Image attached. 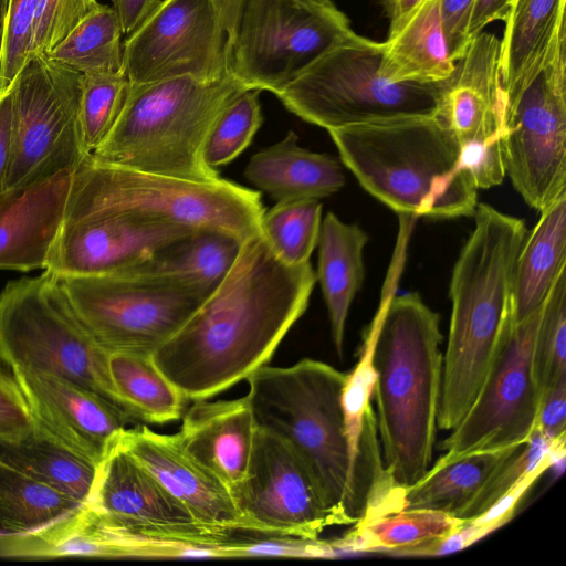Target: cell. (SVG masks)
I'll list each match as a JSON object with an SVG mask.
<instances>
[{"mask_svg":"<svg viewBox=\"0 0 566 566\" xmlns=\"http://www.w3.org/2000/svg\"><path fill=\"white\" fill-rule=\"evenodd\" d=\"M83 74L32 56L12 82L11 161L3 190L76 168L91 155L80 124Z\"/></svg>","mask_w":566,"mask_h":566,"instance_id":"obj_13","label":"cell"},{"mask_svg":"<svg viewBox=\"0 0 566 566\" xmlns=\"http://www.w3.org/2000/svg\"><path fill=\"white\" fill-rule=\"evenodd\" d=\"M247 88L232 75H190L130 84L123 111L91 158L97 163L192 181H213L203 159L221 112Z\"/></svg>","mask_w":566,"mask_h":566,"instance_id":"obj_6","label":"cell"},{"mask_svg":"<svg viewBox=\"0 0 566 566\" xmlns=\"http://www.w3.org/2000/svg\"><path fill=\"white\" fill-rule=\"evenodd\" d=\"M2 30H3V14H0V95H1V66H2Z\"/></svg>","mask_w":566,"mask_h":566,"instance_id":"obj_50","label":"cell"},{"mask_svg":"<svg viewBox=\"0 0 566 566\" xmlns=\"http://www.w3.org/2000/svg\"><path fill=\"white\" fill-rule=\"evenodd\" d=\"M242 242L223 231L199 229L122 272L211 294L232 268Z\"/></svg>","mask_w":566,"mask_h":566,"instance_id":"obj_28","label":"cell"},{"mask_svg":"<svg viewBox=\"0 0 566 566\" xmlns=\"http://www.w3.org/2000/svg\"><path fill=\"white\" fill-rule=\"evenodd\" d=\"M255 430L251 405L244 396L193 401L177 434L186 452L231 491L247 473Z\"/></svg>","mask_w":566,"mask_h":566,"instance_id":"obj_23","label":"cell"},{"mask_svg":"<svg viewBox=\"0 0 566 566\" xmlns=\"http://www.w3.org/2000/svg\"><path fill=\"white\" fill-rule=\"evenodd\" d=\"M123 35L116 8L101 3L46 56L83 75L117 73L123 67Z\"/></svg>","mask_w":566,"mask_h":566,"instance_id":"obj_35","label":"cell"},{"mask_svg":"<svg viewBox=\"0 0 566 566\" xmlns=\"http://www.w3.org/2000/svg\"><path fill=\"white\" fill-rule=\"evenodd\" d=\"M108 354L51 273L11 281L0 292V360L11 371L70 379L124 411L111 382Z\"/></svg>","mask_w":566,"mask_h":566,"instance_id":"obj_8","label":"cell"},{"mask_svg":"<svg viewBox=\"0 0 566 566\" xmlns=\"http://www.w3.org/2000/svg\"><path fill=\"white\" fill-rule=\"evenodd\" d=\"M373 324L374 397L384 467L399 486L430 469L441 395L440 317L418 293L384 298Z\"/></svg>","mask_w":566,"mask_h":566,"instance_id":"obj_2","label":"cell"},{"mask_svg":"<svg viewBox=\"0 0 566 566\" xmlns=\"http://www.w3.org/2000/svg\"><path fill=\"white\" fill-rule=\"evenodd\" d=\"M99 4L98 0H36L32 56L49 55Z\"/></svg>","mask_w":566,"mask_h":566,"instance_id":"obj_42","label":"cell"},{"mask_svg":"<svg viewBox=\"0 0 566 566\" xmlns=\"http://www.w3.org/2000/svg\"><path fill=\"white\" fill-rule=\"evenodd\" d=\"M520 446L475 452L443 467H432L416 484L405 488L402 510H438L457 517L492 473Z\"/></svg>","mask_w":566,"mask_h":566,"instance_id":"obj_31","label":"cell"},{"mask_svg":"<svg viewBox=\"0 0 566 566\" xmlns=\"http://www.w3.org/2000/svg\"><path fill=\"white\" fill-rule=\"evenodd\" d=\"M128 451L177 499L201 526L223 535L250 532L229 489L186 452L179 437L146 426L125 428Z\"/></svg>","mask_w":566,"mask_h":566,"instance_id":"obj_21","label":"cell"},{"mask_svg":"<svg viewBox=\"0 0 566 566\" xmlns=\"http://www.w3.org/2000/svg\"><path fill=\"white\" fill-rule=\"evenodd\" d=\"M566 32L506 91V176L524 201L544 210L566 192Z\"/></svg>","mask_w":566,"mask_h":566,"instance_id":"obj_11","label":"cell"},{"mask_svg":"<svg viewBox=\"0 0 566 566\" xmlns=\"http://www.w3.org/2000/svg\"><path fill=\"white\" fill-rule=\"evenodd\" d=\"M454 67L441 0H423L384 41L380 70L391 82L440 84Z\"/></svg>","mask_w":566,"mask_h":566,"instance_id":"obj_25","label":"cell"},{"mask_svg":"<svg viewBox=\"0 0 566 566\" xmlns=\"http://www.w3.org/2000/svg\"><path fill=\"white\" fill-rule=\"evenodd\" d=\"M3 14L1 94L32 57L36 0H1Z\"/></svg>","mask_w":566,"mask_h":566,"instance_id":"obj_41","label":"cell"},{"mask_svg":"<svg viewBox=\"0 0 566 566\" xmlns=\"http://www.w3.org/2000/svg\"><path fill=\"white\" fill-rule=\"evenodd\" d=\"M321 224L322 203L318 199L289 200L264 210L261 232L282 261L298 265L310 261L318 242Z\"/></svg>","mask_w":566,"mask_h":566,"instance_id":"obj_36","label":"cell"},{"mask_svg":"<svg viewBox=\"0 0 566 566\" xmlns=\"http://www.w3.org/2000/svg\"><path fill=\"white\" fill-rule=\"evenodd\" d=\"M564 457L565 438L548 440L534 429L530 439L492 473L457 517L469 521L484 515L539 465L547 461L556 463Z\"/></svg>","mask_w":566,"mask_h":566,"instance_id":"obj_37","label":"cell"},{"mask_svg":"<svg viewBox=\"0 0 566 566\" xmlns=\"http://www.w3.org/2000/svg\"><path fill=\"white\" fill-rule=\"evenodd\" d=\"M316 1H319V2H329L331 0H316Z\"/></svg>","mask_w":566,"mask_h":566,"instance_id":"obj_53","label":"cell"},{"mask_svg":"<svg viewBox=\"0 0 566 566\" xmlns=\"http://www.w3.org/2000/svg\"><path fill=\"white\" fill-rule=\"evenodd\" d=\"M109 1H111L112 6H114V7L116 6L117 0H109Z\"/></svg>","mask_w":566,"mask_h":566,"instance_id":"obj_52","label":"cell"},{"mask_svg":"<svg viewBox=\"0 0 566 566\" xmlns=\"http://www.w3.org/2000/svg\"><path fill=\"white\" fill-rule=\"evenodd\" d=\"M368 239L359 226L346 223L333 212L322 220L316 281L321 284L332 340L339 357L348 312L365 277L364 249Z\"/></svg>","mask_w":566,"mask_h":566,"instance_id":"obj_26","label":"cell"},{"mask_svg":"<svg viewBox=\"0 0 566 566\" xmlns=\"http://www.w3.org/2000/svg\"><path fill=\"white\" fill-rule=\"evenodd\" d=\"M259 90H245L213 123L203 147V159L212 169L229 164L252 142L262 125Z\"/></svg>","mask_w":566,"mask_h":566,"instance_id":"obj_40","label":"cell"},{"mask_svg":"<svg viewBox=\"0 0 566 566\" xmlns=\"http://www.w3.org/2000/svg\"><path fill=\"white\" fill-rule=\"evenodd\" d=\"M69 200L83 207L223 231L241 241L261 231L260 191L219 178L192 181L101 164L86 158L74 169Z\"/></svg>","mask_w":566,"mask_h":566,"instance_id":"obj_7","label":"cell"},{"mask_svg":"<svg viewBox=\"0 0 566 566\" xmlns=\"http://www.w3.org/2000/svg\"><path fill=\"white\" fill-rule=\"evenodd\" d=\"M85 505L124 538L132 556L181 557L187 546L233 543L231 535L198 524L128 451L120 432L108 442L96 465Z\"/></svg>","mask_w":566,"mask_h":566,"instance_id":"obj_12","label":"cell"},{"mask_svg":"<svg viewBox=\"0 0 566 566\" xmlns=\"http://www.w3.org/2000/svg\"><path fill=\"white\" fill-rule=\"evenodd\" d=\"M35 432L29 406L14 377L0 367V446L20 442Z\"/></svg>","mask_w":566,"mask_h":566,"instance_id":"obj_43","label":"cell"},{"mask_svg":"<svg viewBox=\"0 0 566 566\" xmlns=\"http://www.w3.org/2000/svg\"><path fill=\"white\" fill-rule=\"evenodd\" d=\"M107 365L117 400L135 422L166 423L182 417L186 400L151 355L109 352Z\"/></svg>","mask_w":566,"mask_h":566,"instance_id":"obj_29","label":"cell"},{"mask_svg":"<svg viewBox=\"0 0 566 566\" xmlns=\"http://www.w3.org/2000/svg\"><path fill=\"white\" fill-rule=\"evenodd\" d=\"M230 493L250 532L315 541L335 525L298 454L258 426L247 473Z\"/></svg>","mask_w":566,"mask_h":566,"instance_id":"obj_18","label":"cell"},{"mask_svg":"<svg viewBox=\"0 0 566 566\" xmlns=\"http://www.w3.org/2000/svg\"><path fill=\"white\" fill-rule=\"evenodd\" d=\"M382 53L384 42L353 31L276 96L289 112L326 130L436 114L441 83L391 82L380 70Z\"/></svg>","mask_w":566,"mask_h":566,"instance_id":"obj_9","label":"cell"},{"mask_svg":"<svg viewBox=\"0 0 566 566\" xmlns=\"http://www.w3.org/2000/svg\"><path fill=\"white\" fill-rule=\"evenodd\" d=\"M61 282L81 321L108 352L153 355L210 295L125 272Z\"/></svg>","mask_w":566,"mask_h":566,"instance_id":"obj_14","label":"cell"},{"mask_svg":"<svg viewBox=\"0 0 566 566\" xmlns=\"http://www.w3.org/2000/svg\"><path fill=\"white\" fill-rule=\"evenodd\" d=\"M513 0H475L468 24V38L471 40L494 21L504 20Z\"/></svg>","mask_w":566,"mask_h":566,"instance_id":"obj_47","label":"cell"},{"mask_svg":"<svg viewBox=\"0 0 566 566\" xmlns=\"http://www.w3.org/2000/svg\"><path fill=\"white\" fill-rule=\"evenodd\" d=\"M83 504L0 460V527L9 534L40 530Z\"/></svg>","mask_w":566,"mask_h":566,"instance_id":"obj_33","label":"cell"},{"mask_svg":"<svg viewBox=\"0 0 566 566\" xmlns=\"http://www.w3.org/2000/svg\"><path fill=\"white\" fill-rule=\"evenodd\" d=\"M423 0H381L382 10L389 23V32L395 30Z\"/></svg>","mask_w":566,"mask_h":566,"instance_id":"obj_49","label":"cell"},{"mask_svg":"<svg viewBox=\"0 0 566 566\" xmlns=\"http://www.w3.org/2000/svg\"><path fill=\"white\" fill-rule=\"evenodd\" d=\"M535 429L548 440L566 433V381L547 390L541 398Z\"/></svg>","mask_w":566,"mask_h":566,"instance_id":"obj_45","label":"cell"},{"mask_svg":"<svg viewBox=\"0 0 566 566\" xmlns=\"http://www.w3.org/2000/svg\"><path fill=\"white\" fill-rule=\"evenodd\" d=\"M505 104L500 39L482 31L441 83L437 109L459 142L462 167L478 189L497 186L506 176Z\"/></svg>","mask_w":566,"mask_h":566,"instance_id":"obj_17","label":"cell"},{"mask_svg":"<svg viewBox=\"0 0 566 566\" xmlns=\"http://www.w3.org/2000/svg\"><path fill=\"white\" fill-rule=\"evenodd\" d=\"M475 0H441V15L451 56L457 62L470 42L468 24Z\"/></svg>","mask_w":566,"mask_h":566,"instance_id":"obj_44","label":"cell"},{"mask_svg":"<svg viewBox=\"0 0 566 566\" xmlns=\"http://www.w3.org/2000/svg\"><path fill=\"white\" fill-rule=\"evenodd\" d=\"M2 12V3H1V0H0V14Z\"/></svg>","mask_w":566,"mask_h":566,"instance_id":"obj_54","label":"cell"},{"mask_svg":"<svg viewBox=\"0 0 566 566\" xmlns=\"http://www.w3.org/2000/svg\"><path fill=\"white\" fill-rule=\"evenodd\" d=\"M566 0H513L500 39L504 87L511 86L547 51L565 25Z\"/></svg>","mask_w":566,"mask_h":566,"instance_id":"obj_32","label":"cell"},{"mask_svg":"<svg viewBox=\"0 0 566 566\" xmlns=\"http://www.w3.org/2000/svg\"><path fill=\"white\" fill-rule=\"evenodd\" d=\"M35 432L97 464L108 442L135 421L95 391L45 373L12 370Z\"/></svg>","mask_w":566,"mask_h":566,"instance_id":"obj_20","label":"cell"},{"mask_svg":"<svg viewBox=\"0 0 566 566\" xmlns=\"http://www.w3.org/2000/svg\"><path fill=\"white\" fill-rule=\"evenodd\" d=\"M161 0H117L116 10L125 36L134 32Z\"/></svg>","mask_w":566,"mask_h":566,"instance_id":"obj_48","label":"cell"},{"mask_svg":"<svg viewBox=\"0 0 566 566\" xmlns=\"http://www.w3.org/2000/svg\"><path fill=\"white\" fill-rule=\"evenodd\" d=\"M244 176L276 202L319 200L340 190L346 180L335 157L301 147L292 130L279 143L254 154Z\"/></svg>","mask_w":566,"mask_h":566,"instance_id":"obj_24","label":"cell"},{"mask_svg":"<svg viewBox=\"0 0 566 566\" xmlns=\"http://www.w3.org/2000/svg\"><path fill=\"white\" fill-rule=\"evenodd\" d=\"M229 73L249 90L279 95L353 29L332 2L223 0Z\"/></svg>","mask_w":566,"mask_h":566,"instance_id":"obj_10","label":"cell"},{"mask_svg":"<svg viewBox=\"0 0 566 566\" xmlns=\"http://www.w3.org/2000/svg\"><path fill=\"white\" fill-rule=\"evenodd\" d=\"M13 90L12 84L0 95V192L9 170L12 151Z\"/></svg>","mask_w":566,"mask_h":566,"instance_id":"obj_46","label":"cell"},{"mask_svg":"<svg viewBox=\"0 0 566 566\" xmlns=\"http://www.w3.org/2000/svg\"><path fill=\"white\" fill-rule=\"evenodd\" d=\"M542 310L543 305L518 323L510 313L480 391L440 444L444 453L433 468L471 453L522 444L530 439L541 402L533 374V352Z\"/></svg>","mask_w":566,"mask_h":566,"instance_id":"obj_15","label":"cell"},{"mask_svg":"<svg viewBox=\"0 0 566 566\" xmlns=\"http://www.w3.org/2000/svg\"><path fill=\"white\" fill-rule=\"evenodd\" d=\"M327 132L359 185L400 216H473L479 189L462 167L459 142L437 113Z\"/></svg>","mask_w":566,"mask_h":566,"instance_id":"obj_3","label":"cell"},{"mask_svg":"<svg viewBox=\"0 0 566 566\" xmlns=\"http://www.w3.org/2000/svg\"><path fill=\"white\" fill-rule=\"evenodd\" d=\"M0 460L84 504L97 465L36 432L20 442L0 446Z\"/></svg>","mask_w":566,"mask_h":566,"instance_id":"obj_34","label":"cell"},{"mask_svg":"<svg viewBox=\"0 0 566 566\" xmlns=\"http://www.w3.org/2000/svg\"><path fill=\"white\" fill-rule=\"evenodd\" d=\"M533 374L542 396L566 381V268L543 304L534 352Z\"/></svg>","mask_w":566,"mask_h":566,"instance_id":"obj_38","label":"cell"},{"mask_svg":"<svg viewBox=\"0 0 566 566\" xmlns=\"http://www.w3.org/2000/svg\"><path fill=\"white\" fill-rule=\"evenodd\" d=\"M122 70L130 84L230 74L224 1L161 0L124 40Z\"/></svg>","mask_w":566,"mask_h":566,"instance_id":"obj_16","label":"cell"},{"mask_svg":"<svg viewBox=\"0 0 566 566\" xmlns=\"http://www.w3.org/2000/svg\"><path fill=\"white\" fill-rule=\"evenodd\" d=\"M566 268V192L541 211L517 254L511 292V316L524 321L544 303Z\"/></svg>","mask_w":566,"mask_h":566,"instance_id":"obj_27","label":"cell"},{"mask_svg":"<svg viewBox=\"0 0 566 566\" xmlns=\"http://www.w3.org/2000/svg\"><path fill=\"white\" fill-rule=\"evenodd\" d=\"M192 231L166 221L90 209L67 199L44 271L60 280L118 273Z\"/></svg>","mask_w":566,"mask_h":566,"instance_id":"obj_19","label":"cell"},{"mask_svg":"<svg viewBox=\"0 0 566 566\" xmlns=\"http://www.w3.org/2000/svg\"><path fill=\"white\" fill-rule=\"evenodd\" d=\"M347 374L304 358L264 365L245 380L258 427L283 439L312 474L335 525L356 524L371 491L353 464L342 403Z\"/></svg>","mask_w":566,"mask_h":566,"instance_id":"obj_5","label":"cell"},{"mask_svg":"<svg viewBox=\"0 0 566 566\" xmlns=\"http://www.w3.org/2000/svg\"><path fill=\"white\" fill-rule=\"evenodd\" d=\"M315 284L310 261L285 263L260 231L242 242L222 282L153 360L186 401L209 399L266 365Z\"/></svg>","mask_w":566,"mask_h":566,"instance_id":"obj_1","label":"cell"},{"mask_svg":"<svg viewBox=\"0 0 566 566\" xmlns=\"http://www.w3.org/2000/svg\"><path fill=\"white\" fill-rule=\"evenodd\" d=\"M74 169L0 192V270H45Z\"/></svg>","mask_w":566,"mask_h":566,"instance_id":"obj_22","label":"cell"},{"mask_svg":"<svg viewBox=\"0 0 566 566\" xmlns=\"http://www.w3.org/2000/svg\"><path fill=\"white\" fill-rule=\"evenodd\" d=\"M129 87V80L123 70L117 73L83 75L80 124L83 144L90 155L116 124Z\"/></svg>","mask_w":566,"mask_h":566,"instance_id":"obj_39","label":"cell"},{"mask_svg":"<svg viewBox=\"0 0 566 566\" xmlns=\"http://www.w3.org/2000/svg\"><path fill=\"white\" fill-rule=\"evenodd\" d=\"M465 522L438 510H400L361 520L345 536L329 543L336 556L356 552L392 556L398 551L446 537Z\"/></svg>","mask_w":566,"mask_h":566,"instance_id":"obj_30","label":"cell"},{"mask_svg":"<svg viewBox=\"0 0 566 566\" xmlns=\"http://www.w3.org/2000/svg\"><path fill=\"white\" fill-rule=\"evenodd\" d=\"M474 228L453 266L449 335L437 426L452 430L488 375L511 313L513 271L527 235L524 220L480 202Z\"/></svg>","mask_w":566,"mask_h":566,"instance_id":"obj_4","label":"cell"},{"mask_svg":"<svg viewBox=\"0 0 566 566\" xmlns=\"http://www.w3.org/2000/svg\"><path fill=\"white\" fill-rule=\"evenodd\" d=\"M8 536H11L8 532H6L2 527H0V543L6 539Z\"/></svg>","mask_w":566,"mask_h":566,"instance_id":"obj_51","label":"cell"}]
</instances>
